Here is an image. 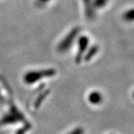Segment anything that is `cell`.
Segmentation results:
<instances>
[{
  "label": "cell",
  "mask_w": 134,
  "mask_h": 134,
  "mask_svg": "<svg viewBox=\"0 0 134 134\" xmlns=\"http://www.w3.org/2000/svg\"><path fill=\"white\" fill-rule=\"evenodd\" d=\"M98 51V47L97 46H92L91 48L87 51V52L85 54V55H84V57H83V59H84L86 61L90 60L92 58H93L96 54H97Z\"/></svg>",
  "instance_id": "cell-6"
},
{
  "label": "cell",
  "mask_w": 134,
  "mask_h": 134,
  "mask_svg": "<svg viewBox=\"0 0 134 134\" xmlns=\"http://www.w3.org/2000/svg\"><path fill=\"white\" fill-rule=\"evenodd\" d=\"M88 101L92 105H98L103 101V96L100 92L92 91L88 95Z\"/></svg>",
  "instance_id": "cell-4"
},
{
  "label": "cell",
  "mask_w": 134,
  "mask_h": 134,
  "mask_svg": "<svg viewBox=\"0 0 134 134\" xmlns=\"http://www.w3.org/2000/svg\"><path fill=\"white\" fill-rule=\"evenodd\" d=\"M90 43V40L88 38V37H86L85 35H82L81 37H80L77 41V53L76 54V58L75 60L77 63L81 62L82 58L83 57V54H85L86 51L87 50L88 46Z\"/></svg>",
  "instance_id": "cell-3"
},
{
  "label": "cell",
  "mask_w": 134,
  "mask_h": 134,
  "mask_svg": "<svg viewBox=\"0 0 134 134\" xmlns=\"http://www.w3.org/2000/svg\"><path fill=\"white\" fill-rule=\"evenodd\" d=\"M68 134H83V130H82V129L77 128V129L72 130L71 133H69Z\"/></svg>",
  "instance_id": "cell-9"
},
{
  "label": "cell",
  "mask_w": 134,
  "mask_h": 134,
  "mask_svg": "<svg viewBox=\"0 0 134 134\" xmlns=\"http://www.w3.org/2000/svg\"><path fill=\"white\" fill-rule=\"evenodd\" d=\"M55 70L53 69H43V70H36V71H30L25 73L24 75V81L28 84L34 83L39 80L42 79L43 77H48L54 75Z\"/></svg>",
  "instance_id": "cell-1"
},
{
  "label": "cell",
  "mask_w": 134,
  "mask_h": 134,
  "mask_svg": "<svg viewBox=\"0 0 134 134\" xmlns=\"http://www.w3.org/2000/svg\"><path fill=\"white\" fill-rule=\"evenodd\" d=\"M108 0H94L92 1V4L94 8H102L103 7H104L107 3Z\"/></svg>",
  "instance_id": "cell-7"
},
{
  "label": "cell",
  "mask_w": 134,
  "mask_h": 134,
  "mask_svg": "<svg viewBox=\"0 0 134 134\" xmlns=\"http://www.w3.org/2000/svg\"><path fill=\"white\" fill-rule=\"evenodd\" d=\"M83 4H84V8H85V12H86V16L89 19H92L94 16V6L92 4V0H83Z\"/></svg>",
  "instance_id": "cell-5"
},
{
  "label": "cell",
  "mask_w": 134,
  "mask_h": 134,
  "mask_svg": "<svg viewBox=\"0 0 134 134\" xmlns=\"http://www.w3.org/2000/svg\"><path fill=\"white\" fill-rule=\"evenodd\" d=\"M79 31L80 29L78 28H74L69 31V33L63 39L61 42L59 43L58 47V51L60 52H66L67 51L71 48L72 43L75 41V39L76 38L77 34L79 33Z\"/></svg>",
  "instance_id": "cell-2"
},
{
  "label": "cell",
  "mask_w": 134,
  "mask_h": 134,
  "mask_svg": "<svg viewBox=\"0 0 134 134\" xmlns=\"http://www.w3.org/2000/svg\"><path fill=\"white\" fill-rule=\"evenodd\" d=\"M124 18L127 21H133V10L130 9L127 11H126V13L124 15Z\"/></svg>",
  "instance_id": "cell-8"
},
{
  "label": "cell",
  "mask_w": 134,
  "mask_h": 134,
  "mask_svg": "<svg viewBox=\"0 0 134 134\" xmlns=\"http://www.w3.org/2000/svg\"><path fill=\"white\" fill-rule=\"evenodd\" d=\"M49 0H40V2H41V3H46Z\"/></svg>",
  "instance_id": "cell-10"
}]
</instances>
